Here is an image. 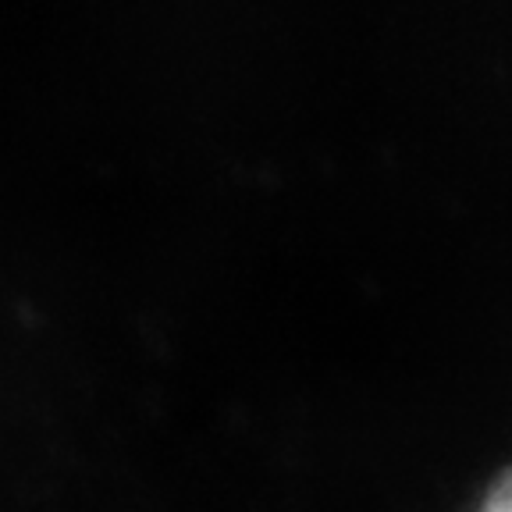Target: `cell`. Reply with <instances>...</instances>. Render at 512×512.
<instances>
[{
	"instance_id": "1",
	"label": "cell",
	"mask_w": 512,
	"mask_h": 512,
	"mask_svg": "<svg viewBox=\"0 0 512 512\" xmlns=\"http://www.w3.org/2000/svg\"><path fill=\"white\" fill-rule=\"evenodd\" d=\"M477 512H512V466L498 470L480 495Z\"/></svg>"
}]
</instances>
